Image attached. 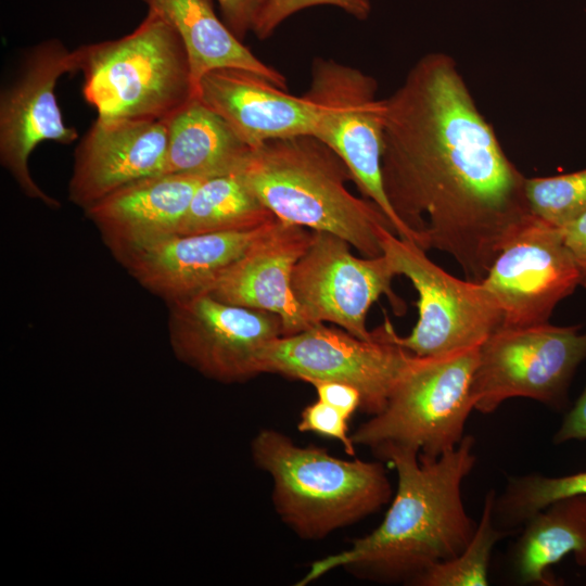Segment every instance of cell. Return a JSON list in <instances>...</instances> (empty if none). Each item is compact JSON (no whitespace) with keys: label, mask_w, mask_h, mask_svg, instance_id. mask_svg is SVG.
<instances>
[{"label":"cell","mask_w":586,"mask_h":586,"mask_svg":"<svg viewBox=\"0 0 586 586\" xmlns=\"http://www.w3.org/2000/svg\"><path fill=\"white\" fill-rule=\"evenodd\" d=\"M165 173L213 177L238 170L252 148L196 97L168 122Z\"/></svg>","instance_id":"7402d4cb"},{"label":"cell","mask_w":586,"mask_h":586,"mask_svg":"<svg viewBox=\"0 0 586 586\" xmlns=\"http://www.w3.org/2000/svg\"><path fill=\"white\" fill-rule=\"evenodd\" d=\"M572 553L586 566V495L560 498L530 517L509 552L518 584L556 586L550 566Z\"/></svg>","instance_id":"44dd1931"},{"label":"cell","mask_w":586,"mask_h":586,"mask_svg":"<svg viewBox=\"0 0 586 586\" xmlns=\"http://www.w3.org/2000/svg\"><path fill=\"white\" fill-rule=\"evenodd\" d=\"M383 101L381 174L394 214L418 246L450 255L481 283L533 215L526 177L448 54L421 56Z\"/></svg>","instance_id":"6da1fadb"},{"label":"cell","mask_w":586,"mask_h":586,"mask_svg":"<svg viewBox=\"0 0 586 586\" xmlns=\"http://www.w3.org/2000/svg\"><path fill=\"white\" fill-rule=\"evenodd\" d=\"M73 59L101 118L169 120L196 97L180 35L152 10L129 34L80 46Z\"/></svg>","instance_id":"277c9868"},{"label":"cell","mask_w":586,"mask_h":586,"mask_svg":"<svg viewBox=\"0 0 586 586\" xmlns=\"http://www.w3.org/2000/svg\"><path fill=\"white\" fill-rule=\"evenodd\" d=\"M308 383L315 387L319 400L339 409L348 418L361 406L360 393L352 385L323 380Z\"/></svg>","instance_id":"f546056e"},{"label":"cell","mask_w":586,"mask_h":586,"mask_svg":"<svg viewBox=\"0 0 586 586\" xmlns=\"http://www.w3.org/2000/svg\"><path fill=\"white\" fill-rule=\"evenodd\" d=\"M167 305L175 356L219 382H241L259 374L263 348L283 336L276 314L228 304L208 293Z\"/></svg>","instance_id":"4fadbf2b"},{"label":"cell","mask_w":586,"mask_h":586,"mask_svg":"<svg viewBox=\"0 0 586 586\" xmlns=\"http://www.w3.org/2000/svg\"><path fill=\"white\" fill-rule=\"evenodd\" d=\"M475 440L464 435L436 459L390 448L379 457L397 472V491L382 523L352 547L315 561L296 584L347 566L384 582L411 584L429 566L460 553L476 530L462 500V483L476 462Z\"/></svg>","instance_id":"7a4b0ae2"},{"label":"cell","mask_w":586,"mask_h":586,"mask_svg":"<svg viewBox=\"0 0 586 586\" xmlns=\"http://www.w3.org/2000/svg\"><path fill=\"white\" fill-rule=\"evenodd\" d=\"M586 440V386L574 405L568 409L559 429L553 434L552 443L564 444L570 441Z\"/></svg>","instance_id":"4dcf8cb0"},{"label":"cell","mask_w":586,"mask_h":586,"mask_svg":"<svg viewBox=\"0 0 586 586\" xmlns=\"http://www.w3.org/2000/svg\"><path fill=\"white\" fill-rule=\"evenodd\" d=\"M252 455L272 477L278 513L303 538H322L375 512L392 495L380 462L342 460L273 430L255 436Z\"/></svg>","instance_id":"5b68a950"},{"label":"cell","mask_w":586,"mask_h":586,"mask_svg":"<svg viewBox=\"0 0 586 586\" xmlns=\"http://www.w3.org/2000/svg\"><path fill=\"white\" fill-rule=\"evenodd\" d=\"M269 224L241 232L174 233L111 253L141 286L169 304L206 293Z\"/></svg>","instance_id":"9a60e30c"},{"label":"cell","mask_w":586,"mask_h":586,"mask_svg":"<svg viewBox=\"0 0 586 586\" xmlns=\"http://www.w3.org/2000/svg\"><path fill=\"white\" fill-rule=\"evenodd\" d=\"M348 417L327 403L317 400L304 408L297 429L314 432L341 442L346 454L355 455V444L348 436Z\"/></svg>","instance_id":"83f0119b"},{"label":"cell","mask_w":586,"mask_h":586,"mask_svg":"<svg viewBox=\"0 0 586 586\" xmlns=\"http://www.w3.org/2000/svg\"><path fill=\"white\" fill-rule=\"evenodd\" d=\"M377 89L375 79L358 68L317 58L304 95L315 110V137L344 161L358 190L381 208L394 233L416 243L384 192L381 174L384 101L377 99Z\"/></svg>","instance_id":"9c48e42d"},{"label":"cell","mask_w":586,"mask_h":586,"mask_svg":"<svg viewBox=\"0 0 586 586\" xmlns=\"http://www.w3.org/2000/svg\"><path fill=\"white\" fill-rule=\"evenodd\" d=\"M196 98L252 149L269 140L315 136V110L305 95H291L246 69L225 67L208 72L198 84Z\"/></svg>","instance_id":"ac0fdd59"},{"label":"cell","mask_w":586,"mask_h":586,"mask_svg":"<svg viewBox=\"0 0 586 586\" xmlns=\"http://www.w3.org/2000/svg\"><path fill=\"white\" fill-rule=\"evenodd\" d=\"M74 73L73 50L59 39L34 46L0 93V163L23 193L50 208L60 202L33 179L28 167L34 149L43 141L71 144L77 130L62 118L55 95L61 76Z\"/></svg>","instance_id":"8fae6325"},{"label":"cell","mask_w":586,"mask_h":586,"mask_svg":"<svg viewBox=\"0 0 586 586\" xmlns=\"http://www.w3.org/2000/svg\"><path fill=\"white\" fill-rule=\"evenodd\" d=\"M220 17L233 35L244 40L254 33L256 25L269 0H216Z\"/></svg>","instance_id":"f1b7e54d"},{"label":"cell","mask_w":586,"mask_h":586,"mask_svg":"<svg viewBox=\"0 0 586 586\" xmlns=\"http://www.w3.org/2000/svg\"><path fill=\"white\" fill-rule=\"evenodd\" d=\"M584 359L586 332L579 333V326L500 328L479 347L473 408L492 413L504 402L522 397L566 410L569 386Z\"/></svg>","instance_id":"52a82bcc"},{"label":"cell","mask_w":586,"mask_h":586,"mask_svg":"<svg viewBox=\"0 0 586 586\" xmlns=\"http://www.w3.org/2000/svg\"><path fill=\"white\" fill-rule=\"evenodd\" d=\"M383 254L418 292L419 317L407 336L390 328L392 341L419 357H437L480 346L502 327V313L482 283L449 275L416 243L380 229Z\"/></svg>","instance_id":"ba28073f"},{"label":"cell","mask_w":586,"mask_h":586,"mask_svg":"<svg viewBox=\"0 0 586 586\" xmlns=\"http://www.w3.org/2000/svg\"><path fill=\"white\" fill-rule=\"evenodd\" d=\"M525 196L534 216L563 227L586 212V168L558 176L526 178Z\"/></svg>","instance_id":"484cf974"},{"label":"cell","mask_w":586,"mask_h":586,"mask_svg":"<svg viewBox=\"0 0 586 586\" xmlns=\"http://www.w3.org/2000/svg\"><path fill=\"white\" fill-rule=\"evenodd\" d=\"M140 1L148 10L161 14L180 35L189 55L195 90L205 74L225 67L256 73L286 90L285 77L260 61L233 35L215 12L213 0Z\"/></svg>","instance_id":"ffe728a7"},{"label":"cell","mask_w":586,"mask_h":586,"mask_svg":"<svg viewBox=\"0 0 586 586\" xmlns=\"http://www.w3.org/2000/svg\"><path fill=\"white\" fill-rule=\"evenodd\" d=\"M496 491L484 497L476 530L469 544L457 556L424 570L411 584L417 586H487L493 550L498 542L513 532L497 527L493 520Z\"/></svg>","instance_id":"d4e9b609"},{"label":"cell","mask_w":586,"mask_h":586,"mask_svg":"<svg viewBox=\"0 0 586 586\" xmlns=\"http://www.w3.org/2000/svg\"><path fill=\"white\" fill-rule=\"evenodd\" d=\"M276 219L247 187L238 169L208 177L200 184L177 233L250 231Z\"/></svg>","instance_id":"603a6c76"},{"label":"cell","mask_w":586,"mask_h":586,"mask_svg":"<svg viewBox=\"0 0 586 586\" xmlns=\"http://www.w3.org/2000/svg\"><path fill=\"white\" fill-rule=\"evenodd\" d=\"M574 495H586V471L562 476L540 473L508 476L504 491L496 494L493 520L500 530L514 533L537 511Z\"/></svg>","instance_id":"cb8c5ba5"},{"label":"cell","mask_w":586,"mask_h":586,"mask_svg":"<svg viewBox=\"0 0 586 586\" xmlns=\"http://www.w3.org/2000/svg\"><path fill=\"white\" fill-rule=\"evenodd\" d=\"M316 5L336 7L359 21L367 20L371 13L370 0H269L253 34L265 40L288 17Z\"/></svg>","instance_id":"4316f807"},{"label":"cell","mask_w":586,"mask_h":586,"mask_svg":"<svg viewBox=\"0 0 586 586\" xmlns=\"http://www.w3.org/2000/svg\"><path fill=\"white\" fill-rule=\"evenodd\" d=\"M561 228L563 241L570 251L586 288V212Z\"/></svg>","instance_id":"1f68e13d"},{"label":"cell","mask_w":586,"mask_h":586,"mask_svg":"<svg viewBox=\"0 0 586 586\" xmlns=\"http://www.w3.org/2000/svg\"><path fill=\"white\" fill-rule=\"evenodd\" d=\"M390 328L385 321L373 330V339L364 340L341 328L314 324L268 343L259 356V372L352 385L360 393V409L377 415L415 357L392 341Z\"/></svg>","instance_id":"30bf717a"},{"label":"cell","mask_w":586,"mask_h":586,"mask_svg":"<svg viewBox=\"0 0 586 586\" xmlns=\"http://www.w3.org/2000/svg\"><path fill=\"white\" fill-rule=\"evenodd\" d=\"M311 239L313 231L307 228L273 220L206 293L228 304L276 314L282 321L283 336L310 328L291 282Z\"/></svg>","instance_id":"e0dca14e"},{"label":"cell","mask_w":586,"mask_h":586,"mask_svg":"<svg viewBox=\"0 0 586 586\" xmlns=\"http://www.w3.org/2000/svg\"><path fill=\"white\" fill-rule=\"evenodd\" d=\"M344 239L313 231L311 242L296 263L291 288L298 307L310 326L331 322L364 340L373 339L366 318L370 307L386 295L395 311L402 301L392 290L398 276L384 255L357 257Z\"/></svg>","instance_id":"7c38bea8"},{"label":"cell","mask_w":586,"mask_h":586,"mask_svg":"<svg viewBox=\"0 0 586 586\" xmlns=\"http://www.w3.org/2000/svg\"><path fill=\"white\" fill-rule=\"evenodd\" d=\"M502 313L501 328L548 323L581 285L561 228L532 215L501 249L481 282Z\"/></svg>","instance_id":"5bb4252c"},{"label":"cell","mask_w":586,"mask_h":586,"mask_svg":"<svg viewBox=\"0 0 586 586\" xmlns=\"http://www.w3.org/2000/svg\"><path fill=\"white\" fill-rule=\"evenodd\" d=\"M208 177L160 174L126 184L85 209L111 250L174 234Z\"/></svg>","instance_id":"d6986e66"},{"label":"cell","mask_w":586,"mask_h":586,"mask_svg":"<svg viewBox=\"0 0 586 586\" xmlns=\"http://www.w3.org/2000/svg\"><path fill=\"white\" fill-rule=\"evenodd\" d=\"M240 173L252 192L283 222L335 234L365 257L383 254L380 229L393 227L372 201L355 196L344 161L313 135L253 148Z\"/></svg>","instance_id":"3957f363"},{"label":"cell","mask_w":586,"mask_h":586,"mask_svg":"<svg viewBox=\"0 0 586 586\" xmlns=\"http://www.w3.org/2000/svg\"><path fill=\"white\" fill-rule=\"evenodd\" d=\"M479 347L437 357L415 355L383 410L355 431L353 443L378 457L390 448H406L421 459H436L454 449L474 410L471 383Z\"/></svg>","instance_id":"8992f818"},{"label":"cell","mask_w":586,"mask_h":586,"mask_svg":"<svg viewBox=\"0 0 586 586\" xmlns=\"http://www.w3.org/2000/svg\"><path fill=\"white\" fill-rule=\"evenodd\" d=\"M167 122L97 117L75 149L69 201L86 209L126 184L164 174Z\"/></svg>","instance_id":"2e32d148"}]
</instances>
